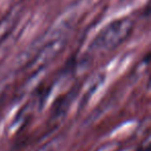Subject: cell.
Returning <instances> with one entry per match:
<instances>
[{
	"label": "cell",
	"instance_id": "1",
	"mask_svg": "<svg viewBox=\"0 0 151 151\" xmlns=\"http://www.w3.org/2000/svg\"><path fill=\"white\" fill-rule=\"evenodd\" d=\"M134 29V22L128 18L115 20L107 25L92 42V48L97 51L113 50L129 36Z\"/></svg>",
	"mask_w": 151,
	"mask_h": 151
}]
</instances>
